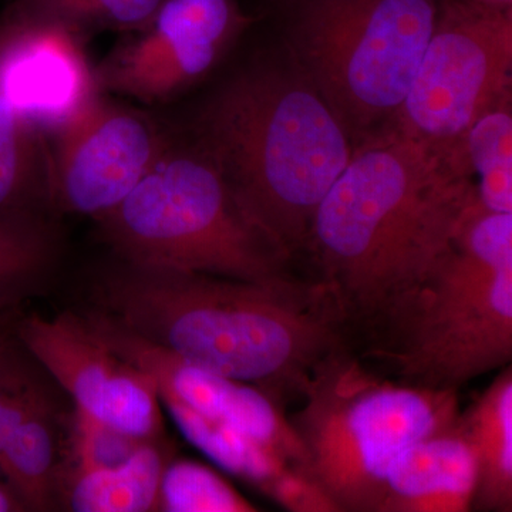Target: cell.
I'll return each mask as SVG.
<instances>
[{
	"label": "cell",
	"mask_w": 512,
	"mask_h": 512,
	"mask_svg": "<svg viewBox=\"0 0 512 512\" xmlns=\"http://www.w3.org/2000/svg\"><path fill=\"white\" fill-rule=\"evenodd\" d=\"M47 137L52 207L94 220L119 207L171 146L150 116L103 93Z\"/></svg>",
	"instance_id": "cell-10"
},
{
	"label": "cell",
	"mask_w": 512,
	"mask_h": 512,
	"mask_svg": "<svg viewBox=\"0 0 512 512\" xmlns=\"http://www.w3.org/2000/svg\"><path fill=\"white\" fill-rule=\"evenodd\" d=\"M185 362L301 399L323 357L352 348L335 293L318 279L248 282L124 262L97 285V308Z\"/></svg>",
	"instance_id": "cell-1"
},
{
	"label": "cell",
	"mask_w": 512,
	"mask_h": 512,
	"mask_svg": "<svg viewBox=\"0 0 512 512\" xmlns=\"http://www.w3.org/2000/svg\"><path fill=\"white\" fill-rule=\"evenodd\" d=\"M90 328L124 359L146 370L157 384L161 403L171 416L194 414L228 424L268 448L295 470L305 456L284 406L264 390L202 369L147 342L106 313H82Z\"/></svg>",
	"instance_id": "cell-12"
},
{
	"label": "cell",
	"mask_w": 512,
	"mask_h": 512,
	"mask_svg": "<svg viewBox=\"0 0 512 512\" xmlns=\"http://www.w3.org/2000/svg\"><path fill=\"white\" fill-rule=\"evenodd\" d=\"M441 0H302L292 62L328 101L355 147L393 127Z\"/></svg>",
	"instance_id": "cell-7"
},
{
	"label": "cell",
	"mask_w": 512,
	"mask_h": 512,
	"mask_svg": "<svg viewBox=\"0 0 512 512\" xmlns=\"http://www.w3.org/2000/svg\"><path fill=\"white\" fill-rule=\"evenodd\" d=\"M96 221L130 264L248 282L299 278L293 256L252 220L194 146L171 144L136 190Z\"/></svg>",
	"instance_id": "cell-6"
},
{
	"label": "cell",
	"mask_w": 512,
	"mask_h": 512,
	"mask_svg": "<svg viewBox=\"0 0 512 512\" xmlns=\"http://www.w3.org/2000/svg\"><path fill=\"white\" fill-rule=\"evenodd\" d=\"M33 363L18 339L0 336V450L20 421L49 400Z\"/></svg>",
	"instance_id": "cell-23"
},
{
	"label": "cell",
	"mask_w": 512,
	"mask_h": 512,
	"mask_svg": "<svg viewBox=\"0 0 512 512\" xmlns=\"http://www.w3.org/2000/svg\"><path fill=\"white\" fill-rule=\"evenodd\" d=\"M484 210L512 214V96L481 114L454 151Z\"/></svg>",
	"instance_id": "cell-19"
},
{
	"label": "cell",
	"mask_w": 512,
	"mask_h": 512,
	"mask_svg": "<svg viewBox=\"0 0 512 512\" xmlns=\"http://www.w3.org/2000/svg\"><path fill=\"white\" fill-rule=\"evenodd\" d=\"M512 9L441 0L409 93L390 130L453 156L474 121L512 92Z\"/></svg>",
	"instance_id": "cell-8"
},
{
	"label": "cell",
	"mask_w": 512,
	"mask_h": 512,
	"mask_svg": "<svg viewBox=\"0 0 512 512\" xmlns=\"http://www.w3.org/2000/svg\"><path fill=\"white\" fill-rule=\"evenodd\" d=\"M476 478V460L458 414L394 458L376 512L471 511Z\"/></svg>",
	"instance_id": "cell-14"
},
{
	"label": "cell",
	"mask_w": 512,
	"mask_h": 512,
	"mask_svg": "<svg viewBox=\"0 0 512 512\" xmlns=\"http://www.w3.org/2000/svg\"><path fill=\"white\" fill-rule=\"evenodd\" d=\"M164 0H9L5 10L62 22L84 36L101 30L133 32Z\"/></svg>",
	"instance_id": "cell-21"
},
{
	"label": "cell",
	"mask_w": 512,
	"mask_h": 512,
	"mask_svg": "<svg viewBox=\"0 0 512 512\" xmlns=\"http://www.w3.org/2000/svg\"><path fill=\"white\" fill-rule=\"evenodd\" d=\"M249 23L237 0H164L96 67L100 92L174 100L215 69Z\"/></svg>",
	"instance_id": "cell-9"
},
{
	"label": "cell",
	"mask_w": 512,
	"mask_h": 512,
	"mask_svg": "<svg viewBox=\"0 0 512 512\" xmlns=\"http://www.w3.org/2000/svg\"><path fill=\"white\" fill-rule=\"evenodd\" d=\"M397 382L457 392L512 359V214L476 201L453 244L353 346Z\"/></svg>",
	"instance_id": "cell-4"
},
{
	"label": "cell",
	"mask_w": 512,
	"mask_h": 512,
	"mask_svg": "<svg viewBox=\"0 0 512 512\" xmlns=\"http://www.w3.org/2000/svg\"><path fill=\"white\" fill-rule=\"evenodd\" d=\"M49 137L0 97V215L42 214L50 201Z\"/></svg>",
	"instance_id": "cell-18"
},
{
	"label": "cell",
	"mask_w": 512,
	"mask_h": 512,
	"mask_svg": "<svg viewBox=\"0 0 512 512\" xmlns=\"http://www.w3.org/2000/svg\"><path fill=\"white\" fill-rule=\"evenodd\" d=\"M460 424L476 460L471 511H512V369L504 367L466 412Z\"/></svg>",
	"instance_id": "cell-16"
},
{
	"label": "cell",
	"mask_w": 512,
	"mask_h": 512,
	"mask_svg": "<svg viewBox=\"0 0 512 512\" xmlns=\"http://www.w3.org/2000/svg\"><path fill=\"white\" fill-rule=\"evenodd\" d=\"M158 511L170 512H255L258 508L204 464L191 460L168 461Z\"/></svg>",
	"instance_id": "cell-22"
},
{
	"label": "cell",
	"mask_w": 512,
	"mask_h": 512,
	"mask_svg": "<svg viewBox=\"0 0 512 512\" xmlns=\"http://www.w3.org/2000/svg\"><path fill=\"white\" fill-rule=\"evenodd\" d=\"M192 133L242 208L293 258L355 150L293 62L264 60L235 74L198 111Z\"/></svg>",
	"instance_id": "cell-3"
},
{
	"label": "cell",
	"mask_w": 512,
	"mask_h": 512,
	"mask_svg": "<svg viewBox=\"0 0 512 512\" xmlns=\"http://www.w3.org/2000/svg\"><path fill=\"white\" fill-rule=\"evenodd\" d=\"M15 338L77 413L130 439H158L163 417L153 377L111 349L83 315H30L15 326Z\"/></svg>",
	"instance_id": "cell-11"
},
{
	"label": "cell",
	"mask_w": 512,
	"mask_h": 512,
	"mask_svg": "<svg viewBox=\"0 0 512 512\" xmlns=\"http://www.w3.org/2000/svg\"><path fill=\"white\" fill-rule=\"evenodd\" d=\"M168 454L157 440L138 444L123 463L104 467H60L57 498L79 512L158 511Z\"/></svg>",
	"instance_id": "cell-15"
},
{
	"label": "cell",
	"mask_w": 512,
	"mask_h": 512,
	"mask_svg": "<svg viewBox=\"0 0 512 512\" xmlns=\"http://www.w3.org/2000/svg\"><path fill=\"white\" fill-rule=\"evenodd\" d=\"M84 43L56 20L0 16V97L47 136L101 93Z\"/></svg>",
	"instance_id": "cell-13"
},
{
	"label": "cell",
	"mask_w": 512,
	"mask_h": 512,
	"mask_svg": "<svg viewBox=\"0 0 512 512\" xmlns=\"http://www.w3.org/2000/svg\"><path fill=\"white\" fill-rule=\"evenodd\" d=\"M474 198L456 158L399 131L357 144L313 215L305 248L353 345L451 247Z\"/></svg>",
	"instance_id": "cell-2"
},
{
	"label": "cell",
	"mask_w": 512,
	"mask_h": 512,
	"mask_svg": "<svg viewBox=\"0 0 512 512\" xmlns=\"http://www.w3.org/2000/svg\"><path fill=\"white\" fill-rule=\"evenodd\" d=\"M59 244L42 214L0 215V315L40 291Z\"/></svg>",
	"instance_id": "cell-20"
},
{
	"label": "cell",
	"mask_w": 512,
	"mask_h": 512,
	"mask_svg": "<svg viewBox=\"0 0 512 512\" xmlns=\"http://www.w3.org/2000/svg\"><path fill=\"white\" fill-rule=\"evenodd\" d=\"M299 400L288 417L302 444L303 474L338 512H376L394 458L460 414L457 392L397 382L352 348L323 357Z\"/></svg>",
	"instance_id": "cell-5"
},
{
	"label": "cell",
	"mask_w": 512,
	"mask_h": 512,
	"mask_svg": "<svg viewBox=\"0 0 512 512\" xmlns=\"http://www.w3.org/2000/svg\"><path fill=\"white\" fill-rule=\"evenodd\" d=\"M265 494L293 512H338L328 495L311 478L291 467L275 478Z\"/></svg>",
	"instance_id": "cell-24"
},
{
	"label": "cell",
	"mask_w": 512,
	"mask_h": 512,
	"mask_svg": "<svg viewBox=\"0 0 512 512\" xmlns=\"http://www.w3.org/2000/svg\"><path fill=\"white\" fill-rule=\"evenodd\" d=\"M55 414L50 400L29 413L0 450V476L25 510H49L60 476Z\"/></svg>",
	"instance_id": "cell-17"
},
{
	"label": "cell",
	"mask_w": 512,
	"mask_h": 512,
	"mask_svg": "<svg viewBox=\"0 0 512 512\" xmlns=\"http://www.w3.org/2000/svg\"><path fill=\"white\" fill-rule=\"evenodd\" d=\"M477 2L483 3V5L491 6V8L497 9H512V0H477Z\"/></svg>",
	"instance_id": "cell-25"
}]
</instances>
